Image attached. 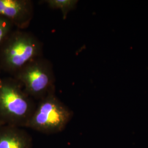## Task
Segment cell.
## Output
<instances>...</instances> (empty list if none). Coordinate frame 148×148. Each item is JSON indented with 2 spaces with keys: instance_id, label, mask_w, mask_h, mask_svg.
Returning a JSON list of instances; mask_svg holds the SVG:
<instances>
[{
  "instance_id": "1",
  "label": "cell",
  "mask_w": 148,
  "mask_h": 148,
  "mask_svg": "<svg viewBox=\"0 0 148 148\" xmlns=\"http://www.w3.org/2000/svg\"><path fill=\"white\" fill-rule=\"evenodd\" d=\"M36 104L14 77L0 79V123L25 128Z\"/></svg>"
},
{
  "instance_id": "2",
  "label": "cell",
  "mask_w": 148,
  "mask_h": 148,
  "mask_svg": "<svg viewBox=\"0 0 148 148\" xmlns=\"http://www.w3.org/2000/svg\"><path fill=\"white\" fill-rule=\"evenodd\" d=\"M43 48L42 41L32 32H12L0 46V68L14 75L32 60L42 57Z\"/></svg>"
},
{
  "instance_id": "3",
  "label": "cell",
  "mask_w": 148,
  "mask_h": 148,
  "mask_svg": "<svg viewBox=\"0 0 148 148\" xmlns=\"http://www.w3.org/2000/svg\"><path fill=\"white\" fill-rule=\"evenodd\" d=\"M73 117V112L52 93L38 101L25 128L43 134L63 131Z\"/></svg>"
},
{
  "instance_id": "4",
  "label": "cell",
  "mask_w": 148,
  "mask_h": 148,
  "mask_svg": "<svg viewBox=\"0 0 148 148\" xmlns=\"http://www.w3.org/2000/svg\"><path fill=\"white\" fill-rule=\"evenodd\" d=\"M34 100L40 101L56 92V77L51 61L43 57L34 59L13 75Z\"/></svg>"
},
{
  "instance_id": "5",
  "label": "cell",
  "mask_w": 148,
  "mask_h": 148,
  "mask_svg": "<svg viewBox=\"0 0 148 148\" xmlns=\"http://www.w3.org/2000/svg\"><path fill=\"white\" fill-rule=\"evenodd\" d=\"M0 16L11 21L17 29L30 26L34 16V2L31 0H0Z\"/></svg>"
},
{
  "instance_id": "6",
  "label": "cell",
  "mask_w": 148,
  "mask_h": 148,
  "mask_svg": "<svg viewBox=\"0 0 148 148\" xmlns=\"http://www.w3.org/2000/svg\"><path fill=\"white\" fill-rule=\"evenodd\" d=\"M0 148H33L32 138L24 128L2 125Z\"/></svg>"
},
{
  "instance_id": "7",
  "label": "cell",
  "mask_w": 148,
  "mask_h": 148,
  "mask_svg": "<svg viewBox=\"0 0 148 148\" xmlns=\"http://www.w3.org/2000/svg\"><path fill=\"white\" fill-rule=\"evenodd\" d=\"M77 0H44L41 2L47 5L52 10L61 11L63 19H66L69 13L76 8L78 3Z\"/></svg>"
},
{
  "instance_id": "8",
  "label": "cell",
  "mask_w": 148,
  "mask_h": 148,
  "mask_svg": "<svg viewBox=\"0 0 148 148\" xmlns=\"http://www.w3.org/2000/svg\"><path fill=\"white\" fill-rule=\"evenodd\" d=\"M13 25L11 21L0 16V46L12 32Z\"/></svg>"
},
{
  "instance_id": "9",
  "label": "cell",
  "mask_w": 148,
  "mask_h": 148,
  "mask_svg": "<svg viewBox=\"0 0 148 148\" xmlns=\"http://www.w3.org/2000/svg\"><path fill=\"white\" fill-rule=\"evenodd\" d=\"M2 125H1V124L0 123V126H2Z\"/></svg>"
}]
</instances>
